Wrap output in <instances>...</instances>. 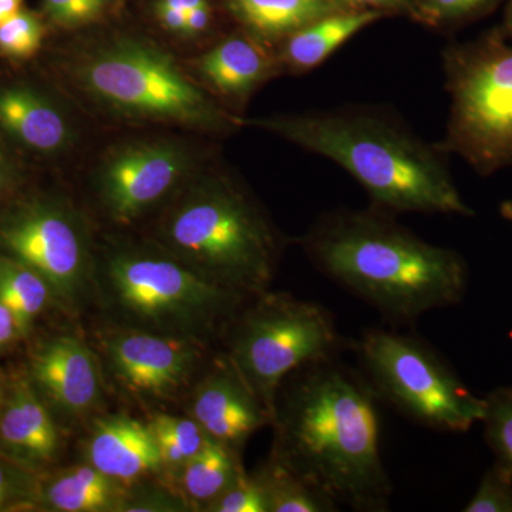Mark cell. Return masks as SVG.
<instances>
[{
	"mask_svg": "<svg viewBox=\"0 0 512 512\" xmlns=\"http://www.w3.org/2000/svg\"><path fill=\"white\" fill-rule=\"evenodd\" d=\"M276 402L275 460L339 505L389 510L392 481L380 454L375 390L339 357L296 370Z\"/></svg>",
	"mask_w": 512,
	"mask_h": 512,
	"instance_id": "6da1fadb",
	"label": "cell"
},
{
	"mask_svg": "<svg viewBox=\"0 0 512 512\" xmlns=\"http://www.w3.org/2000/svg\"><path fill=\"white\" fill-rule=\"evenodd\" d=\"M302 245L319 272L393 322L457 305L467 293L463 256L424 241L379 208L323 215Z\"/></svg>",
	"mask_w": 512,
	"mask_h": 512,
	"instance_id": "7a4b0ae2",
	"label": "cell"
},
{
	"mask_svg": "<svg viewBox=\"0 0 512 512\" xmlns=\"http://www.w3.org/2000/svg\"><path fill=\"white\" fill-rule=\"evenodd\" d=\"M333 161L362 185L372 207L473 217L439 144L375 107H340L247 121Z\"/></svg>",
	"mask_w": 512,
	"mask_h": 512,
	"instance_id": "3957f363",
	"label": "cell"
},
{
	"mask_svg": "<svg viewBox=\"0 0 512 512\" xmlns=\"http://www.w3.org/2000/svg\"><path fill=\"white\" fill-rule=\"evenodd\" d=\"M167 237L192 268L247 298L268 291L274 279L275 231L227 180L212 181L180 205L168 222Z\"/></svg>",
	"mask_w": 512,
	"mask_h": 512,
	"instance_id": "277c9868",
	"label": "cell"
},
{
	"mask_svg": "<svg viewBox=\"0 0 512 512\" xmlns=\"http://www.w3.org/2000/svg\"><path fill=\"white\" fill-rule=\"evenodd\" d=\"M443 70L450 114L441 150L484 177L512 167V45L504 30L446 46Z\"/></svg>",
	"mask_w": 512,
	"mask_h": 512,
	"instance_id": "5b68a950",
	"label": "cell"
},
{
	"mask_svg": "<svg viewBox=\"0 0 512 512\" xmlns=\"http://www.w3.org/2000/svg\"><path fill=\"white\" fill-rule=\"evenodd\" d=\"M229 328L227 356L272 421L285 380L302 367L339 357L345 348L325 306L268 291L254 296Z\"/></svg>",
	"mask_w": 512,
	"mask_h": 512,
	"instance_id": "8992f818",
	"label": "cell"
},
{
	"mask_svg": "<svg viewBox=\"0 0 512 512\" xmlns=\"http://www.w3.org/2000/svg\"><path fill=\"white\" fill-rule=\"evenodd\" d=\"M356 355L379 400L421 426L466 433L481 423L477 396L426 342L392 330L370 329L355 343Z\"/></svg>",
	"mask_w": 512,
	"mask_h": 512,
	"instance_id": "52a82bcc",
	"label": "cell"
},
{
	"mask_svg": "<svg viewBox=\"0 0 512 512\" xmlns=\"http://www.w3.org/2000/svg\"><path fill=\"white\" fill-rule=\"evenodd\" d=\"M111 295L144 325L168 333L227 329L249 299L190 265L153 255H119L109 265Z\"/></svg>",
	"mask_w": 512,
	"mask_h": 512,
	"instance_id": "ba28073f",
	"label": "cell"
},
{
	"mask_svg": "<svg viewBox=\"0 0 512 512\" xmlns=\"http://www.w3.org/2000/svg\"><path fill=\"white\" fill-rule=\"evenodd\" d=\"M83 80L104 103L134 116L229 130L239 121L192 84L170 57L143 43L121 40L84 66Z\"/></svg>",
	"mask_w": 512,
	"mask_h": 512,
	"instance_id": "9c48e42d",
	"label": "cell"
},
{
	"mask_svg": "<svg viewBox=\"0 0 512 512\" xmlns=\"http://www.w3.org/2000/svg\"><path fill=\"white\" fill-rule=\"evenodd\" d=\"M0 251L42 276L53 295L64 301L82 291L86 249L79 228L62 210L28 205L0 224Z\"/></svg>",
	"mask_w": 512,
	"mask_h": 512,
	"instance_id": "30bf717a",
	"label": "cell"
},
{
	"mask_svg": "<svg viewBox=\"0 0 512 512\" xmlns=\"http://www.w3.org/2000/svg\"><path fill=\"white\" fill-rule=\"evenodd\" d=\"M111 369L131 392L161 397L177 392L200 360L184 339L128 330L106 342Z\"/></svg>",
	"mask_w": 512,
	"mask_h": 512,
	"instance_id": "8fae6325",
	"label": "cell"
},
{
	"mask_svg": "<svg viewBox=\"0 0 512 512\" xmlns=\"http://www.w3.org/2000/svg\"><path fill=\"white\" fill-rule=\"evenodd\" d=\"M192 419L200 424L207 437L235 454L256 430L272 423L271 413L228 356L195 390Z\"/></svg>",
	"mask_w": 512,
	"mask_h": 512,
	"instance_id": "7c38bea8",
	"label": "cell"
},
{
	"mask_svg": "<svg viewBox=\"0 0 512 512\" xmlns=\"http://www.w3.org/2000/svg\"><path fill=\"white\" fill-rule=\"evenodd\" d=\"M184 171V158L165 146L123 151L104 171L103 191L114 217L131 220L161 200Z\"/></svg>",
	"mask_w": 512,
	"mask_h": 512,
	"instance_id": "4fadbf2b",
	"label": "cell"
},
{
	"mask_svg": "<svg viewBox=\"0 0 512 512\" xmlns=\"http://www.w3.org/2000/svg\"><path fill=\"white\" fill-rule=\"evenodd\" d=\"M99 370L92 350L73 336L43 343L30 359V375L37 389L73 414L87 412L99 400Z\"/></svg>",
	"mask_w": 512,
	"mask_h": 512,
	"instance_id": "5bb4252c",
	"label": "cell"
},
{
	"mask_svg": "<svg viewBox=\"0 0 512 512\" xmlns=\"http://www.w3.org/2000/svg\"><path fill=\"white\" fill-rule=\"evenodd\" d=\"M0 450L25 467L50 463L59 451L55 421L26 380L16 383L0 406Z\"/></svg>",
	"mask_w": 512,
	"mask_h": 512,
	"instance_id": "9a60e30c",
	"label": "cell"
},
{
	"mask_svg": "<svg viewBox=\"0 0 512 512\" xmlns=\"http://www.w3.org/2000/svg\"><path fill=\"white\" fill-rule=\"evenodd\" d=\"M87 457L90 466L119 483L156 473L163 467L150 424L124 416L97 421Z\"/></svg>",
	"mask_w": 512,
	"mask_h": 512,
	"instance_id": "2e32d148",
	"label": "cell"
},
{
	"mask_svg": "<svg viewBox=\"0 0 512 512\" xmlns=\"http://www.w3.org/2000/svg\"><path fill=\"white\" fill-rule=\"evenodd\" d=\"M279 60L265 42L248 36L222 40L198 60V69L215 92L232 100L247 99L276 72Z\"/></svg>",
	"mask_w": 512,
	"mask_h": 512,
	"instance_id": "e0dca14e",
	"label": "cell"
},
{
	"mask_svg": "<svg viewBox=\"0 0 512 512\" xmlns=\"http://www.w3.org/2000/svg\"><path fill=\"white\" fill-rule=\"evenodd\" d=\"M384 16L379 10L349 9L323 16L282 40L279 64L293 73H308L325 63L360 30Z\"/></svg>",
	"mask_w": 512,
	"mask_h": 512,
	"instance_id": "ac0fdd59",
	"label": "cell"
},
{
	"mask_svg": "<svg viewBox=\"0 0 512 512\" xmlns=\"http://www.w3.org/2000/svg\"><path fill=\"white\" fill-rule=\"evenodd\" d=\"M229 12L262 42H282L323 16L349 10L335 0H225Z\"/></svg>",
	"mask_w": 512,
	"mask_h": 512,
	"instance_id": "d6986e66",
	"label": "cell"
},
{
	"mask_svg": "<svg viewBox=\"0 0 512 512\" xmlns=\"http://www.w3.org/2000/svg\"><path fill=\"white\" fill-rule=\"evenodd\" d=\"M0 126L39 151H55L69 138V127L53 104L23 87L0 92Z\"/></svg>",
	"mask_w": 512,
	"mask_h": 512,
	"instance_id": "ffe728a7",
	"label": "cell"
},
{
	"mask_svg": "<svg viewBox=\"0 0 512 512\" xmlns=\"http://www.w3.org/2000/svg\"><path fill=\"white\" fill-rule=\"evenodd\" d=\"M119 481L93 466L74 467L45 485L37 497L53 511L100 512L116 510L120 504Z\"/></svg>",
	"mask_w": 512,
	"mask_h": 512,
	"instance_id": "44dd1931",
	"label": "cell"
},
{
	"mask_svg": "<svg viewBox=\"0 0 512 512\" xmlns=\"http://www.w3.org/2000/svg\"><path fill=\"white\" fill-rule=\"evenodd\" d=\"M271 512H333L339 505L293 473L278 460H272L256 476Z\"/></svg>",
	"mask_w": 512,
	"mask_h": 512,
	"instance_id": "7402d4cb",
	"label": "cell"
},
{
	"mask_svg": "<svg viewBox=\"0 0 512 512\" xmlns=\"http://www.w3.org/2000/svg\"><path fill=\"white\" fill-rule=\"evenodd\" d=\"M238 454L208 437L201 450L183 467L185 491L197 501L212 503L241 473Z\"/></svg>",
	"mask_w": 512,
	"mask_h": 512,
	"instance_id": "603a6c76",
	"label": "cell"
},
{
	"mask_svg": "<svg viewBox=\"0 0 512 512\" xmlns=\"http://www.w3.org/2000/svg\"><path fill=\"white\" fill-rule=\"evenodd\" d=\"M52 295V289L42 276L29 266L0 254V301L15 316L20 333L28 332Z\"/></svg>",
	"mask_w": 512,
	"mask_h": 512,
	"instance_id": "cb8c5ba5",
	"label": "cell"
},
{
	"mask_svg": "<svg viewBox=\"0 0 512 512\" xmlns=\"http://www.w3.org/2000/svg\"><path fill=\"white\" fill-rule=\"evenodd\" d=\"M163 466L183 468L207 441V434L194 419L157 414L150 423Z\"/></svg>",
	"mask_w": 512,
	"mask_h": 512,
	"instance_id": "d4e9b609",
	"label": "cell"
},
{
	"mask_svg": "<svg viewBox=\"0 0 512 512\" xmlns=\"http://www.w3.org/2000/svg\"><path fill=\"white\" fill-rule=\"evenodd\" d=\"M484 400L485 440L495 458L512 467V386L497 387Z\"/></svg>",
	"mask_w": 512,
	"mask_h": 512,
	"instance_id": "484cf974",
	"label": "cell"
},
{
	"mask_svg": "<svg viewBox=\"0 0 512 512\" xmlns=\"http://www.w3.org/2000/svg\"><path fill=\"white\" fill-rule=\"evenodd\" d=\"M43 36L40 19L28 10H20L0 25V53L10 59H29L39 52Z\"/></svg>",
	"mask_w": 512,
	"mask_h": 512,
	"instance_id": "4316f807",
	"label": "cell"
},
{
	"mask_svg": "<svg viewBox=\"0 0 512 512\" xmlns=\"http://www.w3.org/2000/svg\"><path fill=\"white\" fill-rule=\"evenodd\" d=\"M466 512H512V467L495 458L493 466L481 478L476 493L468 501Z\"/></svg>",
	"mask_w": 512,
	"mask_h": 512,
	"instance_id": "83f0119b",
	"label": "cell"
},
{
	"mask_svg": "<svg viewBox=\"0 0 512 512\" xmlns=\"http://www.w3.org/2000/svg\"><path fill=\"white\" fill-rule=\"evenodd\" d=\"M498 0H417L416 20L424 25H456L477 18L493 8Z\"/></svg>",
	"mask_w": 512,
	"mask_h": 512,
	"instance_id": "f1b7e54d",
	"label": "cell"
},
{
	"mask_svg": "<svg viewBox=\"0 0 512 512\" xmlns=\"http://www.w3.org/2000/svg\"><path fill=\"white\" fill-rule=\"evenodd\" d=\"M211 507V511L217 512H268L261 485L255 477L247 476L242 470L234 483L212 501Z\"/></svg>",
	"mask_w": 512,
	"mask_h": 512,
	"instance_id": "f546056e",
	"label": "cell"
},
{
	"mask_svg": "<svg viewBox=\"0 0 512 512\" xmlns=\"http://www.w3.org/2000/svg\"><path fill=\"white\" fill-rule=\"evenodd\" d=\"M107 0H43L47 16L62 26L92 22L103 12Z\"/></svg>",
	"mask_w": 512,
	"mask_h": 512,
	"instance_id": "4dcf8cb0",
	"label": "cell"
},
{
	"mask_svg": "<svg viewBox=\"0 0 512 512\" xmlns=\"http://www.w3.org/2000/svg\"><path fill=\"white\" fill-rule=\"evenodd\" d=\"M33 483L22 468L0 458V511L18 501L32 497Z\"/></svg>",
	"mask_w": 512,
	"mask_h": 512,
	"instance_id": "1f68e13d",
	"label": "cell"
},
{
	"mask_svg": "<svg viewBox=\"0 0 512 512\" xmlns=\"http://www.w3.org/2000/svg\"><path fill=\"white\" fill-rule=\"evenodd\" d=\"M348 9L379 10L384 15L389 13H407L416 19L417 0H335Z\"/></svg>",
	"mask_w": 512,
	"mask_h": 512,
	"instance_id": "d6a6232c",
	"label": "cell"
},
{
	"mask_svg": "<svg viewBox=\"0 0 512 512\" xmlns=\"http://www.w3.org/2000/svg\"><path fill=\"white\" fill-rule=\"evenodd\" d=\"M22 335L15 316L8 306L0 301V349L10 345L18 336Z\"/></svg>",
	"mask_w": 512,
	"mask_h": 512,
	"instance_id": "836d02e7",
	"label": "cell"
},
{
	"mask_svg": "<svg viewBox=\"0 0 512 512\" xmlns=\"http://www.w3.org/2000/svg\"><path fill=\"white\" fill-rule=\"evenodd\" d=\"M157 15L165 28L173 32H184L187 29V13L184 10L157 5Z\"/></svg>",
	"mask_w": 512,
	"mask_h": 512,
	"instance_id": "e575fe53",
	"label": "cell"
},
{
	"mask_svg": "<svg viewBox=\"0 0 512 512\" xmlns=\"http://www.w3.org/2000/svg\"><path fill=\"white\" fill-rule=\"evenodd\" d=\"M210 22V3H207V5L198 6V8L192 9L187 13V29H185V33H190V35H198V33L204 32V30L210 26Z\"/></svg>",
	"mask_w": 512,
	"mask_h": 512,
	"instance_id": "d590c367",
	"label": "cell"
},
{
	"mask_svg": "<svg viewBox=\"0 0 512 512\" xmlns=\"http://www.w3.org/2000/svg\"><path fill=\"white\" fill-rule=\"evenodd\" d=\"M23 2L25 0H0V25L20 12Z\"/></svg>",
	"mask_w": 512,
	"mask_h": 512,
	"instance_id": "8d00e7d4",
	"label": "cell"
},
{
	"mask_svg": "<svg viewBox=\"0 0 512 512\" xmlns=\"http://www.w3.org/2000/svg\"><path fill=\"white\" fill-rule=\"evenodd\" d=\"M207 3L208 0H160L158 5L184 10L185 13H188L190 10L198 8V6L207 5Z\"/></svg>",
	"mask_w": 512,
	"mask_h": 512,
	"instance_id": "74e56055",
	"label": "cell"
},
{
	"mask_svg": "<svg viewBox=\"0 0 512 512\" xmlns=\"http://www.w3.org/2000/svg\"><path fill=\"white\" fill-rule=\"evenodd\" d=\"M6 190H8V173H6L5 165L0 161V198L3 197Z\"/></svg>",
	"mask_w": 512,
	"mask_h": 512,
	"instance_id": "f35d334b",
	"label": "cell"
},
{
	"mask_svg": "<svg viewBox=\"0 0 512 512\" xmlns=\"http://www.w3.org/2000/svg\"><path fill=\"white\" fill-rule=\"evenodd\" d=\"M500 212L505 220L512 222V201H504L500 205Z\"/></svg>",
	"mask_w": 512,
	"mask_h": 512,
	"instance_id": "ab89813d",
	"label": "cell"
},
{
	"mask_svg": "<svg viewBox=\"0 0 512 512\" xmlns=\"http://www.w3.org/2000/svg\"><path fill=\"white\" fill-rule=\"evenodd\" d=\"M505 35L512 39V0L510 6H508L507 18H505Z\"/></svg>",
	"mask_w": 512,
	"mask_h": 512,
	"instance_id": "60d3db41",
	"label": "cell"
},
{
	"mask_svg": "<svg viewBox=\"0 0 512 512\" xmlns=\"http://www.w3.org/2000/svg\"><path fill=\"white\" fill-rule=\"evenodd\" d=\"M3 399H5V397H3V390H2V386H0V406H2Z\"/></svg>",
	"mask_w": 512,
	"mask_h": 512,
	"instance_id": "b9f144b4",
	"label": "cell"
}]
</instances>
